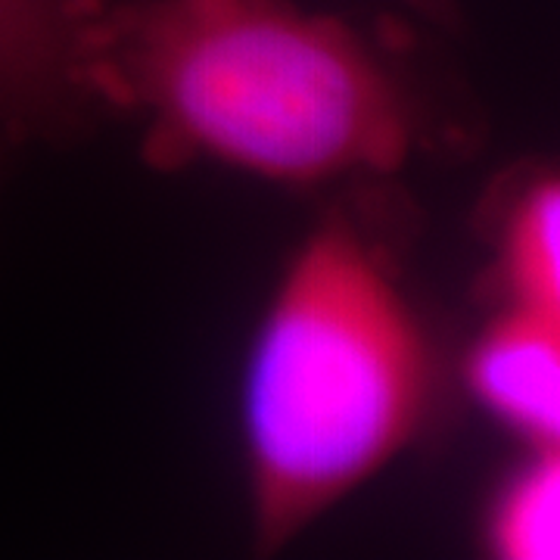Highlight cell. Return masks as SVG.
<instances>
[{"label": "cell", "mask_w": 560, "mask_h": 560, "mask_svg": "<svg viewBox=\"0 0 560 560\" xmlns=\"http://www.w3.org/2000/svg\"><path fill=\"white\" fill-rule=\"evenodd\" d=\"M75 72L84 101L140 116L162 165L312 187L396 172L418 138L399 75L352 25L296 0H84Z\"/></svg>", "instance_id": "obj_1"}, {"label": "cell", "mask_w": 560, "mask_h": 560, "mask_svg": "<svg viewBox=\"0 0 560 560\" xmlns=\"http://www.w3.org/2000/svg\"><path fill=\"white\" fill-rule=\"evenodd\" d=\"M436 355L381 249L327 219L287 261L253 334L241 427L259 551H280L427 427Z\"/></svg>", "instance_id": "obj_2"}, {"label": "cell", "mask_w": 560, "mask_h": 560, "mask_svg": "<svg viewBox=\"0 0 560 560\" xmlns=\"http://www.w3.org/2000/svg\"><path fill=\"white\" fill-rule=\"evenodd\" d=\"M470 399L526 448L560 436V315L499 305L464 355Z\"/></svg>", "instance_id": "obj_3"}, {"label": "cell", "mask_w": 560, "mask_h": 560, "mask_svg": "<svg viewBox=\"0 0 560 560\" xmlns=\"http://www.w3.org/2000/svg\"><path fill=\"white\" fill-rule=\"evenodd\" d=\"M84 0H0V135L50 138L84 101L75 72Z\"/></svg>", "instance_id": "obj_4"}, {"label": "cell", "mask_w": 560, "mask_h": 560, "mask_svg": "<svg viewBox=\"0 0 560 560\" xmlns=\"http://www.w3.org/2000/svg\"><path fill=\"white\" fill-rule=\"evenodd\" d=\"M495 268L501 305L560 315V180L533 172L511 187L495 221Z\"/></svg>", "instance_id": "obj_5"}, {"label": "cell", "mask_w": 560, "mask_h": 560, "mask_svg": "<svg viewBox=\"0 0 560 560\" xmlns=\"http://www.w3.org/2000/svg\"><path fill=\"white\" fill-rule=\"evenodd\" d=\"M486 548L501 560H555L560 555L558 445L526 448L499 482L482 521Z\"/></svg>", "instance_id": "obj_6"}, {"label": "cell", "mask_w": 560, "mask_h": 560, "mask_svg": "<svg viewBox=\"0 0 560 560\" xmlns=\"http://www.w3.org/2000/svg\"><path fill=\"white\" fill-rule=\"evenodd\" d=\"M401 3H408L415 13L427 16V20L436 22V25H445V28H455L460 22L458 0H401Z\"/></svg>", "instance_id": "obj_7"}]
</instances>
